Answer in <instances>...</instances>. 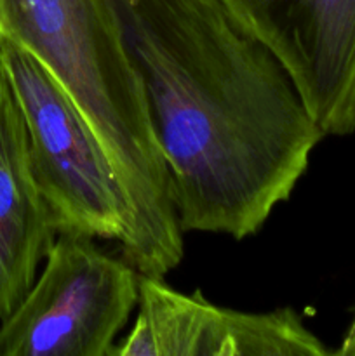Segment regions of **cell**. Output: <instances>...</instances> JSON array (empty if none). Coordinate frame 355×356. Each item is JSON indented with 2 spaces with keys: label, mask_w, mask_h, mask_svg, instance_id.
Masks as SVG:
<instances>
[{
  "label": "cell",
  "mask_w": 355,
  "mask_h": 356,
  "mask_svg": "<svg viewBox=\"0 0 355 356\" xmlns=\"http://www.w3.org/2000/svg\"><path fill=\"white\" fill-rule=\"evenodd\" d=\"M181 232L256 235L324 134L291 76L221 0H111Z\"/></svg>",
  "instance_id": "6da1fadb"
},
{
  "label": "cell",
  "mask_w": 355,
  "mask_h": 356,
  "mask_svg": "<svg viewBox=\"0 0 355 356\" xmlns=\"http://www.w3.org/2000/svg\"><path fill=\"white\" fill-rule=\"evenodd\" d=\"M0 33L59 80L103 143L127 204L122 257L166 277L183 259V232L111 0H0Z\"/></svg>",
  "instance_id": "7a4b0ae2"
},
{
  "label": "cell",
  "mask_w": 355,
  "mask_h": 356,
  "mask_svg": "<svg viewBox=\"0 0 355 356\" xmlns=\"http://www.w3.org/2000/svg\"><path fill=\"white\" fill-rule=\"evenodd\" d=\"M0 68L23 113L31 167L56 233L120 242L127 228L124 191L73 97L31 52L2 33Z\"/></svg>",
  "instance_id": "3957f363"
},
{
  "label": "cell",
  "mask_w": 355,
  "mask_h": 356,
  "mask_svg": "<svg viewBox=\"0 0 355 356\" xmlns=\"http://www.w3.org/2000/svg\"><path fill=\"white\" fill-rule=\"evenodd\" d=\"M131 263L63 233L21 305L2 320L0 356H108L139 302Z\"/></svg>",
  "instance_id": "277c9868"
},
{
  "label": "cell",
  "mask_w": 355,
  "mask_h": 356,
  "mask_svg": "<svg viewBox=\"0 0 355 356\" xmlns=\"http://www.w3.org/2000/svg\"><path fill=\"white\" fill-rule=\"evenodd\" d=\"M291 76L326 136L355 132V0H221Z\"/></svg>",
  "instance_id": "5b68a950"
},
{
  "label": "cell",
  "mask_w": 355,
  "mask_h": 356,
  "mask_svg": "<svg viewBox=\"0 0 355 356\" xmlns=\"http://www.w3.org/2000/svg\"><path fill=\"white\" fill-rule=\"evenodd\" d=\"M292 308L246 313L139 277L136 323L113 356H327Z\"/></svg>",
  "instance_id": "8992f818"
},
{
  "label": "cell",
  "mask_w": 355,
  "mask_h": 356,
  "mask_svg": "<svg viewBox=\"0 0 355 356\" xmlns=\"http://www.w3.org/2000/svg\"><path fill=\"white\" fill-rule=\"evenodd\" d=\"M56 236L31 167L23 113L0 68V322L33 287Z\"/></svg>",
  "instance_id": "52a82bcc"
},
{
  "label": "cell",
  "mask_w": 355,
  "mask_h": 356,
  "mask_svg": "<svg viewBox=\"0 0 355 356\" xmlns=\"http://www.w3.org/2000/svg\"><path fill=\"white\" fill-rule=\"evenodd\" d=\"M334 355L355 356V315H354V320H352L350 327H348L347 336L343 337V343H341L340 350L334 351Z\"/></svg>",
  "instance_id": "ba28073f"
}]
</instances>
